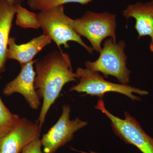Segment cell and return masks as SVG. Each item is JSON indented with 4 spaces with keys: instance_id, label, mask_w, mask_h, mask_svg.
<instances>
[{
    "instance_id": "obj_1",
    "label": "cell",
    "mask_w": 153,
    "mask_h": 153,
    "mask_svg": "<svg viewBox=\"0 0 153 153\" xmlns=\"http://www.w3.org/2000/svg\"><path fill=\"white\" fill-rule=\"evenodd\" d=\"M34 86L43 105L38 121L41 128L49 110L59 97L64 85L76 81L69 55L62 50H54L36 60Z\"/></svg>"
},
{
    "instance_id": "obj_2",
    "label": "cell",
    "mask_w": 153,
    "mask_h": 153,
    "mask_svg": "<svg viewBox=\"0 0 153 153\" xmlns=\"http://www.w3.org/2000/svg\"><path fill=\"white\" fill-rule=\"evenodd\" d=\"M68 25L79 36L87 38L94 50L101 52L102 41L110 37L116 41V16L107 12L96 13L88 11L81 18L73 19L67 16Z\"/></svg>"
},
{
    "instance_id": "obj_3",
    "label": "cell",
    "mask_w": 153,
    "mask_h": 153,
    "mask_svg": "<svg viewBox=\"0 0 153 153\" xmlns=\"http://www.w3.org/2000/svg\"><path fill=\"white\" fill-rule=\"evenodd\" d=\"M67 16L64 13L63 5L40 11L37 14V19L43 34L54 41L59 49L62 45L65 48H69L68 42L74 41L84 47L90 54H92L93 49L86 45L80 36L68 25Z\"/></svg>"
},
{
    "instance_id": "obj_4",
    "label": "cell",
    "mask_w": 153,
    "mask_h": 153,
    "mask_svg": "<svg viewBox=\"0 0 153 153\" xmlns=\"http://www.w3.org/2000/svg\"><path fill=\"white\" fill-rule=\"evenodd\" d=\"M125 47L123 41L117 44L112 38L107 39L98 59L94 62L86 61V68L101 72L105 77L115 76L123 84L128 83L131 72L126 67L127 57L124 51Z\"/></svg>"
},
{
    "instance_id": "obj_5",
    "label": "cell",
    "mask_w": 153,
    "mask_h": 153,
    "mask_svg": "<svg viewBox=\"0 0 153 153\" xmlns=\"http://www.w3.org/2000/svg\"><path fill=\"white\" fill-rule=\"evenodd\" d=\"M76 74L79 82L70 88L69 91H75L78 93L84 92L91 96H97L102 98L108 92H117L127 96L132 100L140 101L139 97L134 95L136 93L141 95L149 94L147 91L131 87L126 84H118L105 80L97 71L91 70L88 68H78Z\"/></svg>"
},
{
    "instance_id": "obj_6",
    "label": "cell",
    "mask_w": 153,
    "mask_h": 153,
    "mask_svg": "<svg viewBox=\"0 0 153 153\" xmlns=\"http://www.w3.org/2000/svg\"><path fill=\"white\" fill-rule=\"evenodd\" d=\"M95 108L105 114L111 122L115 134L127 144L133 145L142 153H153V138L146 133L139 123L128 112L125 119L114 115L107 110L102 98H100Z\"/></svg>"
},
{
    "instance_id": "obj_7",
    "label": "cell",
    "mask_w": 153,
    "mask_h": 153,
    "mask_svg": "<svg viewBox=\"0 0 153 153\" xmlns=\"http://www.w3.org/2000/svg\"><path fill=\"white\" fill-rule=\"evenodd\" d=\"M71 108L68 105L62 107V113L57 122L44 134L41 140L45 153H54L59 148L71 141L74 134L88 124L87 122L76 118L70 120Z\"/></svg>"
},
{
    "instance_id": "obj_8",
    "label": "cell",
    "mask_w": 153,
    "mask_h": 153,
    "mask_svg": "<svg viewBox=\"0 0 153 153\" xmlns=\"http://www.w3.org/2000/svg\"><path fill=\"white\" fill-rule=\"evenodd\" d=\"M41 128L26 118L7 135L0 138V153H20L28 144L39 138Z\"/></svg>"
},
{
    "instance_id": "obj_9",
    "label": "cell",
    "mask_w": 153,
    "mask_h": 153,
    "mask_svg": "<svg viewBox=\"0 0 153 153\" xmlns=\"http://www.w3.org/2000/svg\"><path fill=\"white\" fill-rule=\"evenodd\" d=\"M34 60L22 65L19 75L9 82L3 90L5 95L10 96L15 93L22 94L32 109L37 110L40 105V97L35 88L34 82L36 72L33 65Z\"/></svg>"
},
{
    "instance_id": "obj_10",
    "label": "cell",
    "mask_w": 153,
    "mask_h": 153,
    "mask_svg": "<svg viewBox=\"0 0 153 153\" xmlns=\"http://www.w3.org/2000/svg\"><path fill=\"white\" fill-rule=\"evenodd\" d=\"M51 43L52 40L44 34L20 45L16 44V38L10 37L7 58L17 60L22 66L33 61L36 55Z\"/></svg>"
},
{
    "instance_id": "obj_11",
    "label": "cell",
    "mask_w": 153,
    "mask_h": 153,
    "mask_svg": "<svg viewBox=\"0 0 153 153\" xmlns=\"http://www.w3.org/2000/svg\"><path fill=\"white\" fill-rule=\"evenodd\" d=\"M124 17L135 19V28L138 33V38L153 35V0L149 2L137 3L129 5L123 12Z\"/></svg>"
},
{
    "instance_id": "obj_12",
    "label": "cell",
    "mask_w": 153,
    "mask_h": 153,
    "mask_svg": "<svg viewBox=\"0 0 153 153\" xmlns=\"http://www.w3.org/2000/svg\"><path fill=\"white\" fill-rule=\"evenodd\" d=\"M16 9V7L11 6L7 0H0V73L4 71L7 58L9 35Z\"/></svg>"
},
{
    "instance_id": "obj_13",
    "label": "cell",
    "mask_w": 153,
    "mask_h": 153,
    "mask_svg": "<svg viewBox=\"0 0 153 153\" xmlns=\"http://www.w3.org/2000/svg\"><path fill=\"white\" fill-rule=\"evenodd\" d=\"M21 120L19 115L9 110L0 97V138L10 133Z\"/></svg>"
},
{
    "instance_id": "obj_14",
    "label": "cell",
    "mask_w": 153,
    "mask_h": 153,
    "mask_svg": "<svg viewBox=\"0 0 153 153\" xmlns=\"http://www.w3.org/2000/svg\"><path fill=\"white\" fill-rule=\"evenodd\" d=\"M16 24L24 29H37L40 28L37 19V14L28 10L22 5L16 7Z\"/></svg>"
},
{
    "instance_id": "obj_15",
    "label": "cell",
    "mask_w": 153,
    "mask_h": 153,
    "mask_svg": "<svg viewBox=\"0 0 153 153\" xmlns=\"http://www.w3.org/2000/svg\"><path fill=\"white\" fill-rule=\"evenodd\" d=\"M91 1L92 0H27V4L31 10L40 12L63 5L67 3H75L85 5Z\"/></svg>"
},
{
    "instance_id": "obj_16",
    "label": "cell",
    "mask_w": 153,
    "mask_h": 153,
    "mask_svg": "<svg viewBox=\"0 0 153 153\" xmlns=\"http://www.w3.org/2000/svg\"><path fill=\"white\" fill-rule=\"evenodd\" d=\"M42 146L41 140L37 139L26 146L21 153H43L41 151Z\"/></svg>"
},
{
    "instance_id": "obj_17",
    "label": "cell",
    "mask_w": 153,
    "mask_h": 153,
    "mask_svg": "<svg viewBox=\"0 0 153 153\" xmlns=\"http://www.w3.org/2000/svg\"><path fill=\"white\" fill-rule=\"evenodd\" d=\"M9 4L13 7H16L21 5L23 0H7Z\"/></svg>"
},
{
    "instance_id": "obj_18",
    "label": "cell",
    "mask_w": 153,
    "mask_h": 153,
    "mask_svg": "<svg viewBox=\"0 0 153 153\" xmlns=\"http://www.w3.org/2000/svg\"><path fill=\"white\" fill-rule=\"evenodd\" d=\"M71 149L72 150L76 151V152H79L80 153H100L95 152H93V151H89V152H83V151H82L76 150L75 149H73V148H71Z\"/></svg>"
},
{
    "instance_id": "obj_19",
    "label": "cell",
    "mask_w": 153,
    "mask_h": 153,
    "mask_svg": "<svg viewBox=\"0 0 153 153\" xmlns=\"http://www.w3.org/2000/svg\"><path fill=\"white\" fill-rule=\"evenodd\" d=\"M152 41L151 42L150 45V49L151 51L153 52V35L152 37Z\"/></svg>"
}]
</instances>
